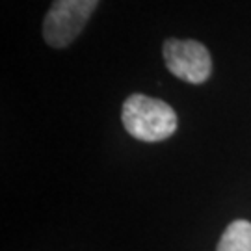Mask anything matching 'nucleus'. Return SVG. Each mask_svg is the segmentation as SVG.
I'll use <instances>...</instances> for the list:
<instances>
[{"mask_svg": "<svg viewBox=\"0 0 251 251\" xmlns=\"http://www.w3.org/2000/svg\"><path fill=\"white\" fill-rule=\"evenodd\" d=\"M164 62L177 78L188 84H203L212 73V58L203 43L194 39H166Z\"/></svg>", "mask_w": 251, "mask_h": 251, "instance_id": "obj_3", "label": "nucleus"}, {"mask_svg": "<svg viewBox=\"0 0 251 251\" xmlns=\"http://www.w3.org/2000/svg\"><path fill=\"white\" fill-rule=\"evenodd\" d=\"M97 4L99 0H54L43 21L47 45L54 49L71 45L86 28Z\"/></svg>", "mask_w": 251, "mask_h": 251, "instance_id": "obj_2", "label": "nucleus"}, {"mask_svg": "<svg viewBox=\"0 0 251 251\" xmlns=\"http://www.w3.org/2000/svg\"><path fill=\"white\" fill-rule=\"evenodd\" d=\"M216 251H251V224L236 220L227 225Z\"/></svg>", "mask_w": 251, "mask_h": 251, "instance_id": "obj_4", "label": "nucleus"}, {"mask_svg": "<svg viewBox=\"0 0 251 251\" xmlns=\"http://www.w3.org/2000/svg\"><path fill=\"white\" fill-rule=\"evenodd\" d=\"M121 119L128 134L147 144L162 142L177 130V116L173 108L164 100L142 93L126 97Z\"/></svg>", "mask_w": 251, "mask_h": 251, "instance_id": "obj_1", "label": "nucleus"}]
</instances>
